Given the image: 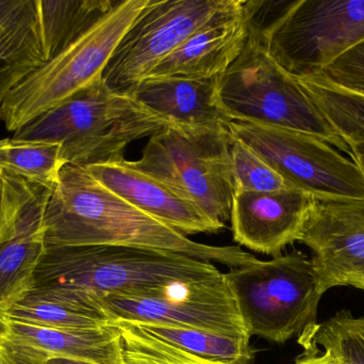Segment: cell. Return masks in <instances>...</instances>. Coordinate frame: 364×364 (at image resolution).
<instances>
[{"instance_id":"3957f363","label":"cell","mask_w":364,"mask_h":364,"mask_svg":"<svg viewBox=\"0 0 364 364\" xmlns=\"http://www.w3.org/2000/svg\"><path fill=\"white\" fill-rule=\"evenodd\" d=\"M212 263L161 250L119 246L47 247L34 275V288H61L98 299L136 296L171 284L215 279Z\"/></svg>"},{"instance_id":"83f0119b","label":"cell","mask_w":364,"mask_h":364,"mask_svg":"<svg viewBox=\"0 0 364 364\" xmlns=\"http://www.w3.org/2000/svg\"><path fill=\"white\" fill-rule=\"evenodd\" d=\"M311 79L364 98V38Z\"/></svg>"},{"instance_id":"f546056e","label":"cell","mask_w":364,"mask_h":364,"mask_svg":"<svg viewBox=\"0 0 364 364\" xmlns=\"http://www.w3.org/2000/svg\"><path fill=\"white\" fill-rule=\"evenodd\" d=\"M350 147V155L352 156L353 162L359 167L364 175V139L348 141Z\"/></svg>"},{"instance_id":"d6986e66","label":"cell","mask_w":364,"mask_h":364,"mask_svg":"<svg viewBox=\"0 0 364 364\" xmlns=\"http://www.w3.org/2000/svg\"><path fill=\"white\" fill-rule=\"evenodd\" d=\"M0 329L11 339L44 353L49 359L123 364L119 331L112 323L95 329H60L6 322Z\"/></svg>"},{"instance_id":"ba28073f","label":"cell","mask_w":364,"mask_h":364,"mask_svg":"<svg viewBox=\"0 0 364 364\" xmlns=\"http://www.w3.org/2000/svg\"><path fill=\"white\" fill-rule=\"evenodd\" d=\"M226 125L170 124L149 137L134 168L156 177L225 224L235 194Z\"/></svg>"},{"instance_id":"7a4b0ae2","label":"cell","mask_w":364,"mask_h":364,"mask_svg":"<svg viewBox=\"0 0 364 364\" xmlns=\"http://www.w3.org/2000/svg\"><path fill=\"white\" fill-rule=\"evenodd\" d=\"M170 124L100 78L19 128L13 139L58 143L65 165L87 167L122 162L128 145Z\"/></svg>"},{"instance_id":"603a6c76","label":"cell","mask_w":364,"mask_h":364,"mask_svg":"<svg viewBox=\"0 0 364 364\" xmlns=\"http://www.w3.org/2000/svg\"><path fill=\"white\" fill-rule=\"evenodd\" d=\"M64 166L61 145L58 143L0 140V168L4 173L53 189Z\"/></svg>"},{"instance_id":"d6a6232c","label":"cell","mask_w":364,"mask_h":364,"mask_svg":"<svg viewBox=\"0 0 364 364\" xmlns=\"http://www.w3.org/2000/svg\"><path fill=\"white\" fill-rule=\"evenodd\" d=\"M48 364H95L85 361L72 360V359L53 358L49 359Z\"/></svg>"},{"instance_id":"7c38bea8","label":"cell","mask_w":364,"mask_h":364,"mask_svg":"<svg viewBox=\"0 0 364 364\" xmlns=\"http://www.w3.org/2000/svg\"><path fill=\"white\" fill-rule=\"evenodd\" d=\"M6 200L0 220V327L6 312L34 288L44 254V217L50 188L4 173Z\"/></svg>"},{"instance_id":"484cf974","label":"cell","mask_w":364,"mask_h":364,"mask_svg":"<svg viewBox=\"0 0 364 364\" xmlns=\"http://www.w3.org/2000/svg\"><path fill=\"white\" fill-rule=\"evenodd\" d=\"M119 331L123 364H229L210 360L151 337L129 321H113Z\"/></svg>"},{"instance_id":"d4e9b609","label":"cell","mask_w":364,"mask_h":364,"mask_svg":"<svg viewBox=\"0 0 364 364\" xmlns=\"http://www.w3.org/2000/svg\"><path fill=\"white\" fill-rule=\"evenodd\" d=\"M297 81L346 142L364 139V98L314 79Z\"/></svg>"},{"instance_id":"52a82bcc","label":"cell","mask_w":364,"mask_h":364,"mask_svg":"<svg viewBox=\"0 0 364 364\" xmlns=\"http://www.w3.org/2000/svg\"><path fill=\"white\" fill-rule=\"evenodd\" d=\"M248 336L284 344L316 320L323 297L312 258L299 251L224 274Z\"/></svg>"},{"instance_id":"44dd1931","label":"cell","mask_w":364,"mask_h":364,"mask_svg":"<svg viewBox=\"0 0 364 364\" xmlns=\"http://www.w3.org/2000/svg\"><path fill=\"white\" fill-rule=\"evenodd\" d=\"M115 1L117 0H38L47 61L80 38L111 10Z\"/></svg>"},{"instance_id":"6da1fadb","label":"cell","mask_w":364,"mask_h":364,"mask_svg":"<svg viewBox=\"0 0 364 364\" xmlns=\"http://www.w3.org/2000/svg\"><path fill=\"white\" fill-rule=\"evenodd\" d=\"M47 247L119 246L184 254L229 269L258 259L239 246L192 241L96 181L85 167L65 165L51 189L44 217Z\"/></svg>"},{"instance_id":"9c48e42d","label":"cell","mask_w":364,"mask_h":364,"mask_svg":"<svg viewBox=\"0 0 364 364\" xmlns=\"http://www.w3.org/2000/svg\"><path fill=\"white\" fill-rule=\"evenodd\" d=\"M227 130L258 153L291 188L314 199H364V175L326 141L297 130L231 121Z\"/></svg>"},{"instance_id":"e0dca14e","label":"cell","mask_w":364,"mask_h":364,"mask_svg":"<svg viewBox=\"0 0 364 364\" xmlns=\"http://www.w3.org/2000/svg\"><path fill=\"white\" fill-rule=\"evenodd\" d=\"M218 78L149 76L129 95L171 124L226 125L230 121L218 98Z\"/></svg>"},{"instance_id":"5bb4252c","label":"cell","mask_w":364,"mask_h":364,"mask_svg":"<svg viewBox=\"0 0 364 364\" xmlns=\"http://www.w3.org/2000/svg\"><path fill=\"white\" fill-rule=\"evenodd\" d=\"M314 198L294 188L237 192L231 203L233 239L259 254L277 256L299 241Z\"/></svg>"},{"instance_id":"8992f818","label":"cell","mask_w":364,"mask_h":364,"mask_svg":"<svg viewBox=\"0 0 364 364\" xmlns=\"http://www.w3.org/2000/svg\"><path fill=\"white\" fill-rule=\"evenodd\" d=\"M147 2L117 0L80 38L28 75L0 109V121L6 130L16 132L102 78L113 51Z\"/></svg>"},{"instance_id":"1f68e13d","label":"cell","mask_w":364,"mask_h":364,"mask_svg":"<svg viewBox=\"0 0 364 364\" xmlns=\"http://www.w3.org/2000/svg\"><path fill=\"white\" fill-rule=\"evenodd\" d=\"M4 200H6V177L4 171L0 168V220L4 215Z\"/></svg>"},{"instance_id":"4fadbf2b","label":"cell","mask_w":364,"mask_h":364,"mask_svg":"<svg viewBox=\"0 0 364 364\" xmlns=\"http://www.w3.org/2000/svg\"><path fill=\"white\" fill-rule=\"evenodd\" d=\"M301 243L311 249L323 294L364 271V199H314Z\"/></svg>"},{"instance_id":"ffe728a7","label":"cell","mask_w":364,"mask_h":364,"mask_svg":"<svg viewBox=\"0 0 364 364\" xmlns=\"http://www.w3.org/2000/svg\"><path fill=\"white\" fill-rule=\"evenodd\" d=\"M6 322L60 329H95L112 322L102 307L89 305L55 288H33L4 316ZM2 324V325H4Z\"/></svg>"},{"instance_id":"4dcf8cb0","label":"cell","mask_w":364,"mask_h":364,"mask_svg":"<svg viewBox=\"0 0 364 364\" xmlns=\"http://www.w3.org/2000/svg\"><path fill=\"white\" fill-rule=\"evenodd\" d=\"M354 286L364 291V271L352 274L344 280L343 286Z\"/></svg>"},{"instance_id":"30bf717a","label":"cell","mask_w":364,"mask_h":364,"mask_svg":"<svg viewBox=\"0 0 364 364\" xmlns=\"http://www.w3.org/2000/svg\"><path fill=\"white\" fill-rule=\"evenodd\" d=\"M226 0H149L107 64L102 80L130 94Z\"/></svg>"},{"instance_id":"f1b7e54d","label":"cell","mask_w":364,"mask_h":364,"mask_svg":"<svg viewBox=\"0 0 364 364\" xmlns=\"http://www.w3.org/2000/svg\"><path fill=\"white\" fill-rule=\"evenodd\" d=\"M306 353L293 364H341L331 353L324 350L321 353L316 345H304Z\"/></svg>"},{"instance_id":"8fae6325","label":"cell","mask_w":364,"mask_h":364,"mask_svg":"<svg viewBox=\"0 0 364 364\" xmlns=\"http://www.w3.org/2000/svg\"><path fill=\"white\" fill-rule=\"evenodd\" d=\"M113 321L199 329L250 341L224 274L215 279L177 284L138 296L98 299Z\"/></svg>"},{"instance_id":"277c9868","label":"cell","mask_w":364,"mask_h":364,"mask_svg":"<svg viewBox=\"0 0 364 364\" xmlns=\"http://www.w3.org/2000/svg\"><path fill=\"white\" fill-rule=\"evenodd\" d=\"M250 31L297 79H311L364 38V0H244Z\"/></svg>"},{"instance_id":"9a60e30c","label":"cell","mask_w":364,"mask_h":364,"mask_svg":"<svg viewBox=\"0 0 364 364\" xmlns=\"http://www.w3.org/2000/svg\"><path fill=\"white\" fill-rule=\"evenodd\" d=\"M248 36L250 26L244 0H226L149 76L218 78L241 55Z\"/></svg>"},{"instance_id":"7402d4cb","label":"cell","mask_w":364,"mask_h":364,"mask_svg":"<svg viewBox=\"0 0 364 364\" xmlns=\"http://www.w3.org/2000/svg\"><path fill=\"white\" fill-rule=\"evenodd\" d=\"M132 323L151 337L157 338L161 341L178 346L186 352L210 360L229 364H250L255 358V350L247 340L199 329L181 328L149 323Z\"/></svg>"},{"instance_id":"2e32d148","label":"cell","mask_w":364,"mask_h":364,"mask_svg":"<svg viewBox=\"0 0 364 364\" xmlns=\"http://www.w3.org/2000/svg\"><path fill=\"white\" fill-rule=\"evenodd\" d=\"M85 168L105 187L186 236L212 234L225 228V224L212 219L196 203L164 182L134 168L129 160Z\"/></svg>"},{"instance_id":"cb8c5ba5","label":"cell","mask_w":364,"mask_h":364,"mask_svg":"<svg viewBox=\"0 0 364 364\" xmlns=\"http://www.w3.org/2000/svg\"><path fill=\"white\" fill-rule=\"evenodd\" d=\"M299 343L321 345L341 364H364V316L341 310L323 324L308 327Z\"/></svg>"},{"instance_id":"5b68a950","label":"cell","mask_w":364,"mask_h":364,"mask_svg":"<svg viewBox=\"0 0 364 364\" xmlns=\"http://www.w3.org/2000/svg\"><path fill=\"white\" fill-rule=\"evenodd\" d=\"M218 98L229 121L250 122L318 137L350 154V147L299 81L250 31L241 55L218 78Z\"/></svg>"},{"instance_id":"ac0fdd59","label":"cell","mask_w":364,"mask_h":364,"mask_svg":"<svg viewBox=\"0 0 364 364\" xmlns=\"http://www.w3.org/2000/svg\"><path fill=\"white\" fill-rule=\"evenodd\" d=\"M46 61L38 0H0V109L8 94Z\"/></svg>"},{"instance_id":"4316f807","label":"cell","mask_w":364,"mask_h":364,"mask_svg":"<svg viewBox=\"0 0 364 364\" xmlns=\"http://www.w3.org/2000/svg\"><path fill=\"white\" fill-rule=\"evenodd\" d=\"M230 160L235 192H271L291 188L258 153L232 135Z\"/></svg>"}]
</instances>
